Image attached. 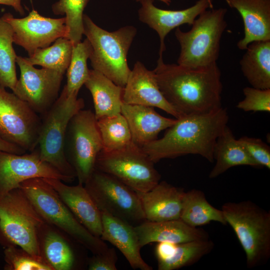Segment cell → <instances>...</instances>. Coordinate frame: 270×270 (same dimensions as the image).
<instances>
[{
	"mask_svg": "<svg viewBox=\"0 0 270 270\" xmlns=\"http://www.w3.org/2000/svg\"><path fill=\"white\" fill-rule=\"evenodd\" d=\"M42 178L55 190L80 223L100 238L102 228L101 212L84 186L79 183L76 186H68L58 179Z\"/></svg>",
	"mask_w": 270,
	"mask_h": 270,
	"instance_id": "d6986e66",
	"label": "cell"
},
{
	"mask_svg": "<svg viewBox=\"0 0 270 270\" xmlns=\"http://www.w3.org/2000/svg\"><path fill=\"white\" fill-rule=\"evenodd\" d=\"M44 222L20 188L0 196V244L4 248L18 246L42 259L38 232Z\"/></svg>",
	"mask_w": 270,
	"mask_h": 270,
	"instance_id": "ba28073f",
	"label": "cell"
},
{
	"mask_svg": "<svg viewBox=\"0 0 270 270\" xmlns=\"http://www.w3.org/2000/svg\"><path fill=\"white\" fill-rule=\"evenodd\" d=\"M2 18L11 26L14 43L23 48L30 56L38 48L48 47L58 38H67L65 17L51 18L41 16L32 9L23 18L6 13Z\"/></svg>",
	"mask_w": 270,
	"mask_h": 270,
	"instance_id": "5bb4252c",
	"label": "cell"
},
{
	"mask_svg": "<svg viewBox=\"0 0 270 270\" xmlns=\"http://www.w3.org/2000/svg\"><path fill=\"white\" fill-rule=\"evenodd\" d=\"M140 2V20L154 30L159 36V56H162L166 50V36L172 30L184 24L192 26L200 14L213 8L212 0H198L188 8L176 10L158 8L154 4L153 0H142Z\"/></svg>",
	"mask_w": 270,
	"mask_h": 270,
	"instance_id": "e0dca14e",
	"label": "cell"
},
{
	"mask_svg": "<svg viewBox=\"0 0 270 270\" xmlns=\"http://www.w3.org/2000/svg\"><path fill=\"white\" fill-rule=\"evenodd\" d=\"M134 228L142 248L154 242L180 244L209 238L207 232L190 226L180 219L162 222L146 220Z\"/></svg>",
	"mask_w": 270,
	"mask_h": 270,
	"instance_id": "603a6c76",
	"label": "cell"
},
{
	"mask_svg": "<svg viewBox=\"0 0 270 270\" xmlns=\"http://www.w3.org/2000/svg\"><path fill=\"white\" fill-rule=\"evenodd\" d=\"M103 148L110 152L124 148L132 142L131 132L124 116L118 114L97 120Z\"/></svg>",
	"mask_w": 270,
	"mask_h": 270,
	"instance_id": "1f68e13d",
	"label": "cell"
},
{
	"mask_svg": "<svg viewBox=\"0 0 270 270\" xmlns=\"http://www.w3.org/2000/svg\"><path fill=\"white\" fill-rule=\"evenodd\" d=\"M102 233L100 238L116 247L134 269L152 270L142 257L138 238L134 226L106 212H101Z\"/></svg>",
	"mask_w": 270,
	"mask_h": 270,
	"instance_id": "44dd1931",
	"label": "cell"
},
{
	"mask_svg": "<svg viewBox=\"0 0 270 270\" xmlns=\"http://www.w3.org/2000/svg\"><path fill=\"white\" fill-rule=\"evenodd\" d=\"M135 0L136 2H140V1H142V0ZM160 0V2H164V3L166 4H167L168 6H169L170 4V3L172 2V0ZM225 1H226V0H225Z\"/></svg>",
	"mask_w": 270,
	"mask_h": 270,
	"instance_id": "b9f144b4",
	"label": "cell"
},
{
	"mask_svg": "<svg viewBox=\"0 0 270 270\" xmlns=\"http://www.w3.org/2000/svg\"><path fill=\"white\" fill-rule=\"evenodd\" d=\"M84 84L92 97L96 120L121 113L124 88L93 69Z\"/></svg>",
	"mask_w": 270,
	"mask_h": 270,
	"instance_id": "d4e9b609",
	"label": "cell"
},
{
	"mask_svg": "<svg viewBox=\"0 0 270 270\" xmlns=\"http://www.w3.org/2000/svg\"><path fill=\"white\" fill-rule=\"evenodd\" d=\"M177 244L160 242L155 247V255L157 261L165 260L172 255Z\"/></svg>",
	"mask_w": 270,
	"mask_h": 270,
	"instance_id": "f35d334b",
	"label": "cell"
},
{
	"mask_svg": "<svg viewBox=\"0 0 270 270\" xmlns=\"http://www.w3.org/2000/svg\"><path fill=\"white\" fill-rule=\"evenodd\" d=\"M250 156L260 167L270 169V148L261 139L244 136L238 139Z\"/></svg>",
	"mask_w": 270,
	"mask_h": 270,
	"instance_id": "8d00e7d4",
	"label": "cell"
},
{
	"mask_svg": "<svg viewBox=\"0 0 270 270\" xmlns=\"http://www.w3.org/2000/svg\"><path fill=\"white\" fill-rule=\"evenodd\" d=\"M90 51L91 46L86 38L73 46L70 61L66 70V84L64 86L68 96L78 95L86 80L90 70L87 60Z\"/></svg>",
	"mask_w": 270,
	"mask_h": 270,
	"instance_id": "d6a6232c",
	"label": "cell"
},
{
	"mask_svg": "<svg viewBox=\"0 0 270 270\" xmlns=\"http://www.w3.org/2000/svg\"><path fill=\"white\" fill-rule=\"evenodd\" d=\"M42 119L26 102L0 86V138L31 152L38 146Z\"/></svg>",
	"mask_w": 270,
	"mask_h": 270,
	"instance_id": "7c38bea8",
	"label": "cell"
},
{
	"mask_svg": "<svg viewBox=\"0 0 270 270\" xmlns=\"http://www.w3.org/2000/svg\"><path fill=\"white\" fill-rule=\"evenodd\" d=\"M0 4L12 6L20 15L24 14V10L22 4V0H0Z\"/></svg>",
	"mask_w": 270,
	"mask_h": 270,
	"instance_id": "60d3db41",
	"label": "cell"
},
{
	"mask_svg": "<svg viewBox=\"0 0 270 270\" xmlns=\"http://www.w3.org/2000/svg\"><path fill=\"white\" fill-rule=\"evenodd\" d=\"M214 159L216 164L209 174L210 178H217L236 166L261 168L250 156L238 140L236 139L228 126L216 140L214 149Z\"/></svg>",
	"mask_w": 270,
	"mask_h": 270,
	"instance_id": "484cf974",
	"label": "cell"
},
{
	"mask_svg": "<svg viewBox=\"0 0 270 270\" xmlns=\"http://www.w3.org/2000/svg\"><path fill=\"white\" fill-rule=\"evenodd\" d=\"M123 103L160 108L176 118L179 114L169 104L161 92L154 73L140 62L134 65L124 88Z\"/></svg>",
	"mask_w": 270,
	"mask_h": 270,
	"instance_id": "ac0fdd59",
	"label": "cell"
},
{
	"mask_svg": "<svg viewBox=\"0 0 270 270\" xmlns=\"http://www.w3.org/2000/svg\"><path fill=\"white\" fill-rule=\"evenodd\" d=\"M236 9L244 22V36L237 43L246 50L252 42L270 40V0H226Z\"/></svg>",
	"mask_w": 270,
	"mask_h": 270,
	"instance_id": "cb8c5ba5",
	"label": "cell"
},
{
	"mask_svg": "<svg viewBox=\"0 0 270 270\" xmlns=\"http://www.w3.org/2000/svg\"><path fill=\"white\" fill-rule=\"evenodd\" d=\"M73 44L68 38L62 37L48 47L38 48L31 56L26 58L32 66L38 65L65 73L71 59Z\"/></svg>",
	"mask_w": 270,
	"mask_h": 270,
	"instance_id": "f546056e",
	"label": "cell"
},
{
	"mask_svg": "<svg viewBox=\"0 0 270 270\" xmlns=\"http://www.w3.org/2000/svg\"><path fill=\"white\" fill-rule=\"evenodd\" d=\"M221 210L245 252L247 267L264 264L270 258V212L250 200L226 202Z\"/></svg>",
	"mask_w": 270,
	"mask_h": 270,
	"instance_id": "277c9868",
	"label": "cell"
},
{
	"mask_svg": "<svg viewBox=\"0 0 270 270\" xmlns=\"http://www.w3.org/2000/svg\"><path fill=\"white\" fill-rule=\"evenodd\" d=\"M83 34L91 46L89 59L93 70L124 88L131 70L127 56L136 34V28L128 26L108 32L86 14L83 16Z\"/></svg>",
	"mask_w": 270,
	"mask_h": 270,
	"instance_id": "3957f363",
	"label": "cell"
},
{
	"mask_svg": "<svg viewBox=\"0 0 270 270\" xmlns=\"http://www.w3.org/2000/svg\"><path fill=\"white\" fill-rule=\"evenodd\" d=\"M244 98L236 107L244 112H270V89L246 87L243 89Z\"/></svg>",
	"mask_w": 270,
	"mask_h": 270,
	"instance_id": "d590c367",
	"label": "cell"
},
{
	"mask_svg": "<svg viewBox=\"0 0 270 270\" xmlns=\"http://www.w3.org/2000/svg\"><path fill=\"white\" fill-rule=\"evenodd\" d=\"M0 150L16 154H24L26 152L24 149L14 144L8 142L0 138Z\"/></svg>",
	"mask_w": 270,
	"mask_h": 270,
	"instance_id": "ab89813d",
	"label": "cell"
},
{
	"mask_svg": "<svg viewBox=\"0 0 270 270\" xmlns=\"http://www.w3.org/2000/svg\"><path fill=\"white\" fill-rule=\"evenodd\" d=\"M88 258L87 268L89 270H116L117 254L114 248H108L105 251L92 254Z\"/></svg>",
	"mask_w": 270,
	"mask_h": 270,
	"instance_id": "74e56055",
	"label": "cell"
},
{
	"mask_svg": "<svg viewBox=\"0 0 270 270\" xmlns=\"http://www.w3.org/2000/svg\"><path fill=\"white\" fill-rule=\"evenodd\" d=\"M227 12L226 8L208 9L196 18L188 32L176 28L174 34L180 46L178 64L197 68L216 62L227 26Z\"/></svg>",
	"mask_w": 270,
	"mask_h": 270,
	"instance_id": "52a82bcc",
	"label": "cell"
},
{
	"mask_svg": "<svg viewBox=\"0 0 270 270\" xmlns=\"http://www.w3.org/2000/svg\"><path fill=\"white\" fill-rule=\"evenodd\" d=\"M36 178L71 180L42 160L36 147L30 153L16 154L0 150V196L20 188L24 181Z\"/></svg>",
	"mask_w": 270,
	"mask_h": 270,
	"instance_id": "9a60e30c",
	"label": "cell"
},
{
	"mask_svg": "<svg viewBox=\"0 0 270 270\" xmlns=\"http://www.w3.org/2000/svg\"><path fill=\"white\" fill-rule=\"evenodd\" d=\"M176 119L162 138L143 146L142 150L154 163L189 154L200 155L213 162L216 140L228 126L226 109L222 107L210 113Z\"/></svg>",
	"mask_w": 270,
	"mask_h": 270,
	"instance_id": "7a4b0ae2",
	"label": "cell"
},
{
	"mask_svg": "<svg viewBox=\"0 0 270 270\" xmlns=\"http://www.w3.org/2000/svg\"><path fill=\"white\" fill-rule=\"evenodd\" d=\"M90 0H58L52 6L56 15L65 16L67 38L74 45L81 42L83 35L84 11Z\"/></svg>",
	"mask_w": 270,
	"mask_h": 270,
	"instance_id": "836d02e7",
	"label": "cell"
},
{
	"mask_svg": "<svg viewBox=\"0 0 270 270\" xmlns=\"http://www.w3.org/2000/svg\"><path fill=\"white\" fill-rule=\"evenodd\" d=\"M102 148L94 112L80 110L70 119L64 141L66 156L79 184L84 185L95 170L96 158Z\"/></svg>",
	"mask_w": 270,
	"mask_h": 270,
	"instance_id": "30bf717a",
	"label": "cell"
},
{
	"mask_svg": "<svg viewBox=\"0 0 270 270\" xmlns=\"http://www.w3.org/2000/svg\"><path fill=\"white\" fill-rule=\"evenodd\" d=\"M38 242L41 258L52 270H82L87 266L88 258L82 252L84 247L49 223L44 222L40 227Z\"/></svg>",
	"mask_w": 270,
	"mask_h": 270,
	"instance_id": "2e32d148",
	"label": "cell"
},
{
	"mask_svg": "<svg viewBox=\"0 0 270 270\" xmlns=\"http://www.w3.org/2000/svg\"><path fill=\"white\" fill-rule=\"evenodd\" d=\"M84 106L82 98H78V95L68 96L64 88L53 105L42 115L38 142L41 160L72 182L76 176L65 154V138L70 119Z\"/></svg>",
	"mask_w": 270,
	"mask_h": 270,
	"instance_id": "8992f818",
	"label": "cell"
},
{
	"mask_svg": "<svg viewBox=\"0 0 270 270\" xmlns=\"http://www.w3.org/2000/svg\"><path fill=\"white\" fill-rule=\"evenodd\" d=\"M11 26L0 17V86L14 88L18 78L16 64L18 56L13 48Z\"/></svg>",
	"mask_w": 270,
	"mask_h": 270,
	"instance_id": "4dcf8cb0",
	"label": "cell"
},
{
	"mask_svg": "<svg viewBox=\"0 0 270 270\" xmlns=\"http://www.w3.org/2000/svg\"><path fill=\"white\" fill-rule=\"evenodd\" d=\"M142 147L132 142L122 148L102 150L95 170L109 174L137 193L145 192L160 181L161 176Z\"/></svg>",
	"mask_w": 270,
	"mask_h": 270,
	"instance_id": "9c48e42d",
	"label": "cell"
},
{
	"mask_svg": "<svg viewBox=\"0 0 270 270\" xmlns=\"http://www.w3.org/2000/svg\"><path fill=\"white\" fill-rule=\"evenodd\" d=\"M240 64L252 87L270 89V40L254 41L247 46Z\"/></svg>",
	"mask_w": 270,
	"mask_h": 270,
	"instance_id": "4316f807",
	"label": "cell"
},
{
	"mask_svg": "<svg viewBox=\"0 0 270 270\" xmlns=\"http://www.w3.org/2000/svg\"><path fill=\"white\" fill-rule=\"evenodd\" d=\"M180 219L190 226L198 228L216 222L227 224L222 210L211 205L204 193L199 190L185 192Z\"/></svg>",
	"mask_w": 270,
	"mask_h": 270,
	"instance_id": "83f0119b",
	"label": "cell"
},
{
	"mask_svg": "<svg viewBox=\"0 0 270 270\" xmlns=\"http://www.w3.org/2000/svg\"><path fill=\"white\" fill-rule=\"evenodd\" d=\"M5 270H52L42 259L14 246L4 248Z\"/></svg>",
	"mask_w": 270,
	"mask_h": 270,
	"instance_id": "e575fe53",
	"label": "cell"
},
{
	"mask_svg": "<svg viewBox=\"0 0 270 270\" xmlns=\"http://www.w3.org/2000/svg\"><path fill=\"white\" fill-rule=\"evenodd\" d=\"M184 192V188L162 181L146 192L138 193L146 220L180 219Z\"/></svg>",
	"mask_w": 270,
	"mask_h": 270,
	"instance_id": "ffe728a7",
	"label": "cell"
},
{
	"mask_svg": "<svg viewBox=\"0 0 270 270\" xmlns=\"http://www.w3.org/2000/svg\"><path fill=\"white\" fill-rule=\"evenodd\" d=\"M84 186L100 212L134 226L146 220L138 193L115 177L94 170Z\"/></svg>",
	"mask_w": 270,
	"mask_h": 270,
	"instance_id": "8fae6325",
	"label": "cell"
},
{
	"mask_svg": "<svg viewBox=\"0 0 270 270\" xmlns=\"http://www.w3.org/2000/svg\"><path fill=\"white\" fill-rule=\"evenodd\" d=\"M121 114L127 121L132 142L140 147L157 140L159 133L177 120L161 116L153 107L124 103Z\"/></svg>",
	"mask_w": 270,
	"mask_h": 270,
	"instance_id": "7402d4cb",
	"label": "cell"
},
{
	"mask_svg": "<svg viewBox=\"0 0 270 270\" xmlns=\"http://www.w3.org/2000/svg\"><path fill=\"white\" fill-rule=\"evenodd\" d=\"M153 71L161 92L180 117L206 114L222 107L221 72L216 62L191 68L166 64L159 56Z\"/></svg>",
	"mask_w": 270,
	"mask_h": 270,
	"instance_id": "6da1fadb",
	"label": "cell"
},
{
	"mask_svg": "<svg viewBox=\"0 0 270 270\" xmlns=\"http://www.w3.org/2000/svg\"><path fill=\"white\" fill-rule=\"evenodd\" d=\"M20 188L46 222L68 234L92 254L104 252L108 248L80 223L55 190L42 178L26 180Z\"/></svg>",
	"mask_w": 270,
	"mask_h": 270,
	"instance_id": "5b68a950",
	"label": "cell"
},
{
	"mask_svg": "<svg viewBox=\"0 0 270 270\" xmlns=\"http://www.w3.org/2000/svg\"><path fill=\"white\" fill-rule=\"evenodd\" d=\"M16 62L20 74L12 92L36 113L44 115L59 96L64 73L44 68H36L21 56H17Z\"/></svg>",
	"mask_w": 270,
	"mask_h": 270,
	"instance_id": "4fadbf2b",
	"label": "cell"
},
{
	"mask_svg": "<svg viewBox=\"0 0 270 270\" xmlns=\"http://www.w3.org/2000/svg\"><path fill=\"white\" fill-rule=\"evenodd\" d=\"M210 238L177 244L174 250L167 258L158 261V270H174L192 265L213 249Z\"/></svg>",
	"mask_w": 270,
	"mask_h": 270,
	"instance_id": "f1b7e54d",
	"label": "cell"
}]
</instances>
